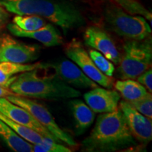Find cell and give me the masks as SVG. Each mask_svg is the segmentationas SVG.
<instances>
[{
  "label": "cell",
  "instance_id": "obj_9",
  "mask_svg": "<svg viewBox=\"0 0 152 152\" xmlns=\"http://www.w3.org/2000/svg\"><path fill=\"white\" fill-rule=\"evenodd\" d=\"M43 68H51L61 80L74 88L92 89L99 87V85L92 80L75 63L68 60L43 64Z\"/></svg>",
  "mask_w": 152,
  "mask_h": 152
},
{
  "label": "cell",
  "instance_id": "obj_24",
  "mask_svg": "<svg viewBox=\"0 0 152 152\" xmlns=\"http://www.w3.org/2000/svg\"><path fill=\"white\" fill-rule=\"evenodd\" d=\"M131 106L144 116L152 118V95L148 92L145 96L138 99L128 102Z\"/></svg>",
  "mask_w": 152,
  "mask_h": 152
},
{
  "label": "cell",
  "instance_id": "obj_10",
  "mask_svg": "<svg viewBox=\"0 0 152 152\" xmlns=\"http://www.w3.org/2000/svg\"><path fill=\"white\" fill-rule=\"evenodd\" d=\"M118 108L124 115L131 134L136 141L142 144L151 142L152 139L151 119L138 112L125 100L119 102Z\"/></svg>",
  "mask_w": 152,
  "mask_h": 152
},
{
  "label": "cell",
  "instance_id": "obj_5",
  "mask_svg": "<svg viewBox=\"0 0 152 152\" xmlns=\"http://www.w3.org/2000/svg\"><path fill=\"white\" fill-rule=\"evenodd\" d=\"M152 41L151 36L141 39H128L123 45V52L118 64L117 72L121 80H135L151 68Z\"/></svg>",
  "mask_w": 152,
  "mask_h": 152
},
{
  "label": "cell",
  "instance_id": "obj_26",
  "mask_svg": "<svg viewBox=\"0 0 152 152\" xmlns=\"http://www.w3.org/2000/svg\"><path fill=\"white\" fill-rule=\"evenodd\" d=\"M9 14L8 11H7L2 6L0 5V31L5 27L8 23Z\"/></svg>",
  "mask_w": 152,
  "mask_h": 152
},
{
  "label": "cell",
  "instance_id": "obj_27",
  "mask_svg": "<svg viewBox=\"0 0 152 152\" xmlns=\"http://www.w3.org/2000/svg\"><path fill=\"white\" fill-rule=\"evenodd\" d=\"M14 94V93L10 89L9 90V88H7V87H4L0 85V97H7L9 95Z\"/></svg>",
  "mask_w": 152,
  "mask_h": 152
},
{
  "label": "cell",
  "instance_id": "obj_17",
  "mask_svg": "<svg viewBox=\"0 0 152 152\" xmlns=\"http://www.w3.org/2000/svg\"><path fill=\"white\" fill-rule=\"evenodd\" d=\"M0 138L7 147L16 152L33 151V144L26 141L0 120Z\"/></svg>",
  "mask_w": 152,
  "mask_h": 152
},
{
  "label": "cell",
  "instance_id": "obj_3",
  "mask_svg": "<svg viewBox=\"0 0 152 152\" xmlns=\"http://www.w3.org/2000/svg\"><path fill=\"white\" fill-rule=\"evenodd\" d=\"M39 68L23 72L16 76L9 89L15 94L28 98L66 99L80 96L81 92L57 76L40 75Z\"/></svg>",
  "mask_w": 152,
  "mask_h": 152
},
{
  "label": "cell",
  "instance_id": "obj_4",
  "mask_svg": "<svg viewBox=\"0 0 152 152\" xmlns=\"http://www.w3.org/2000/svg\"><path fill=\"white\" fill-rule=\"evenodd\" d=\"M103 17L108 29L120 37L141 40L151 36V26L143 16L128 14L112 2L104 5Z\"/></svg>",
  "mask_w": 152,
  "mask_h": 152
},
{
  "label": "cell",
  "instance_id": "obj_20",
  "mask_svg": "<svg viewBox=\"0 0 152 152\" xmlns=\"http://www.w3.org/2000/svg\"><path fill=\"white\" fill-rule=\"evenodd\" d=\"M118 7L132 15H138L143 16L152 26V14L149 10L138 0H113Z\"/></svg>",
  "mask_w": 152,
  "mask_h": 152
},
{
  "label": "cell",
  "instance_id": "obj_15",
  "mask_svg": "<svg viewBox=\"0 0 152 152\" xmlns=\"http://www.w3.org/2000/svg\"><path fill=\"white\" fill-rule=\"evenodd\" d=\"M70 105L75 120V133L80 135L84 133L94 123L95 113L87 104L76 98L71 101Z\"/></svg>",
  "mask_w": 152,
  "mask_h": 152
},
{
  "label": "cell",
  "instance_id": "obj_2",
  "mask_svg": "<svg viewBox=\"0 0 152 152\" xmlns=\"http://www.w3.org/2000/svg\"><path fill=\"white\" fill-rule=\"evenodd\" d=\"M8 12L16 15H36L61 28L64 34L84 26L80 11L68 1L58 0H0Z\"/></svg>",
  "mask_w": 152,
  "mask_h": 152
},
{
  "label": "cell",
  "instance_id": "obj_16",
  "mask_svg": "<svg viewBox=\"0 0 152 152\" xmlns=\"http://www.w3.org/2000/svg\"><path fill=\"white\" fill-rule=\"evenodd\" d=\"M36 68L42 69L43 64H19L10 61L0 62V85L9 88V86L16 77V76L13 77L14 75L32 71Z\"/></svg>",
  "mask_w": 152,
  "mask_h": 152
},
{
  "label": "cell",
  "instance_id": "obj_25",
  "mask_svg": "<svg viewBox=\"0 0 152 152\" xmlns=\"http://www.w3.org/2000/svg\"><path fill=\"white\" fill-rule=\"evenodd\" d=\"M136 79L137 81L147 89L148 92H152V71L151 68L140 74Z\"/></svg>",
  "mask_w": 152,
  "mask_h": 152
},
{
  "label": "cell",
  "instance_id": "obj_7",
  "mask_svg": "<svg viewBox=\"0 0 152 152\" xmlns=\"http://www.w3.org/2000/svg\"><path fill=\"white\" fill-rule=\"evenodd\" d=\"M64 52L66 56L75 63L92 80L107 89L113 87V80L111 77L104 75L98 69L89 53L79 41L73 39L70 42L66 45Z\"/></svg>",
  "mask_w": 152,
  "mask_h": 152
},
{
  "label": "cell",
  "instance_id": "obj_21",
  "mask_svg": "<svg viewBox=\"0 0 152 152\" xmlns=\"http://www.w3.org/2000/svg\"><path fill=\"white\" fill-rule=\"evenodd\" d=\"M13 23L25 31H35L46 24L45 18L36 15H17Z\"/></svg>",
  "mask_w": 152,
  "mask_h": 152
},
{
  "label": "cell",
  "instance_id": "obj_18",
  "mask_svg": "<svg viewBox=\"0 0 152 152\" xmlns=\"http://www.w3.org/2000/svg\"><path fill=\"white\" fill-rule=\"evenodd\" d=\"M115 88L124 100L131 102L145 96L148 91L143 85L134 79H125L117 80Z\"/></svg>",
  "mask_w": 152,
  "mask_h": 152
},
{
  "label": "cell",
  "instance_id": "obj_14",
  "mask_svg": "<svg viewBox=\"0 0 152 152\" xmlns=\"http://www.w3.org/2000/svg\"><path fill=\"white\" fill-rule=\"evenodd\" d=\"M7 28L12 35L16 37L35 39L47 47L59 46L64 42L60 32L51 23L45 24L43 27L35 31H25L19 28L14 23H9Z\"/></svg>",
  "mask_w": 152,
  "mask_h": 152
},
{
  "label": "cell",
  "instance_id": "obj_19",
  "mask_svg": "<svg viewBox=\"0 0 152 152\" xmlns=\"http://www.w3.org/2000/svg\"><path fill=\"white\" fill-rule=\"evenodd\" d=\"M0 120L10 127L11 129H13L17 134H18L24 140L33 144L39 143L43 140L44 137H45L36 131L12 121L7 116H6L5 115H4L3 113H1V112H0Z\"/></svg>",
  "mask_w": 152,
  "mask_h": 152
},
{
  "label": "cell",
  "instance_id": "obj_8",
  "mask_svg": "<svg viewBox=\"0 0 152 152\" xmlns=\"http://www.w3.org/2000/svg\"><path fill=\"white\" fill-rule=\"evenodd\" d=\"M41 48L38 45L26 44L4 35L0 37V62L28 64L35 61L40 56Z\"/></svg>",
  "mask_w": 152,
  "mask_h": 152
},
{
  "label": "cell",
  "instance_id": "obj_22",
  "mask_svg": "<svg viewBox=\"0 0 152 152\" xmlns=\"http://www.w3.org/2000/svg\"><path fill=\"white\" fill-rule=\"evenodd\" d=\"M35 152H71L72 150L60 142L49 137H44L40 142L33 144Z\"/></svg>",
  "mask_w": 152,
  "mask_h": 152
},
{
  "label": "cell",
  "instance_id": "obj_11",
  "mask_svg": "<svg viewBox=\"0 0 152 152\" xmlns=\"http://www.w3.org/2000/svg\"><path fill=\"white\" fill-rule=\"evenodd\" d=\"M84 41L85 45L98 51L113 64H119L121 54L113 39L105 30L97 26H90L84 33Z\"/></svg>",
  "mask_w": 152,
  "mask_h": 152
},
{
  "label": "cell",
  "instance_id": "obj_1",
  "mask_svg": "<svg viewBox=\"0 0 152 152\" xmlns=\"http://www.w3.org/2000/svg\"><path fill=\"white\" fill-rule=\"evenodd\" d=\"M137 144L124 115L118 108L99 115L92 132L82 142V151L111 152L132 147Z\"/></svg>",
  "mask_w": 152,
  "mask_h": 152
},
{
  "label": "cell",
  "instance_id": "obj_23",
  "mask_svg": "<svg viewBox=\"0 0 152 152\" xmlns=\"http://www.w3.org/2000/svg\"><path fill=\"white\" fill-rule=\"evenodd\" d=\"M89 55L98 69L102 73L109 77L113 76L115 72V66L111 61L107 59L103 54L95 49H90L89 51Z\"/></svg>",
  "mask_w": 152,
  "mask_h": 152
},
{
  "label": "cell",
  "instance_id": "obj_13",
  "mask_svg": "<svg viewBox=\"0 0 152 152\" xmlns=\"http://www.w3.org/2000/svg\"><path fill=\"white\" fill-rule=\"evenodd\" d=\"M84 99L95 113H109L118 108L121 95L115 90L97 87L85 93Z\"/></svg>",
  "mask_w": 152,
  "mask_h": 152
},
{
  "label": "cell",
  "instance_id": "obj_6",
  "mask_svg": "<svg viewBox=\"0 0 152 152\" xmlns=\"http://www.w3.org/2000/svg\"><path fill=\"white\" fill-rule=\"evenodd\" d=\"M5 98L12 103L27 110L59 142L65 143L72 147L77 145L73 138L63 130L57 124L52 114L45 105L36 102L35 100L31 99V98L25 97L15 94L9 95Z\"/></svg>",
  "mask_w": 152,
  "mask_h": 152
},
{
  "label": "cell",
  "instance_id": "obj_12",
  "mask_svg": "<svg viewBox=\"0 0 152 152\" xmlns=\"http://www.w3.org/2000/svg\"><path fill=\"white\" fill-rule=\"evenodd\" d=\"M0 112L18 124L28 127L45 137L52 138L59 142L27 110L12 103L7 98L0 97Z\"/></svg>",
  "mask_w": 152,
  "mask_h": 152
}]
</instances>
